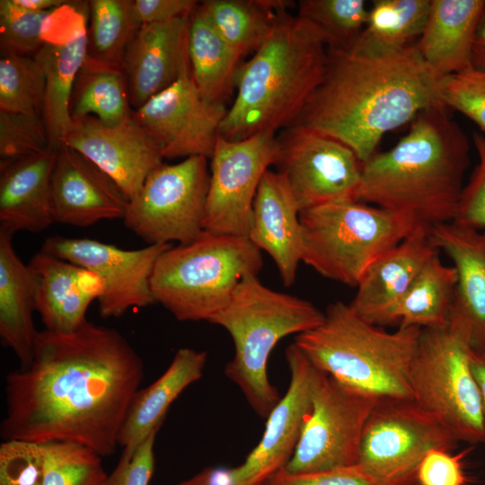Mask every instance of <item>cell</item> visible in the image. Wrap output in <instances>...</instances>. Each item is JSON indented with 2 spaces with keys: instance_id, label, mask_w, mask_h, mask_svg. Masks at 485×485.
<instances>
[{
  "instance_id": "4dcf8cb0",
  "label": "cell",
  "mask_w": 485,
  "mask_h": 485,
  "mask_svg": "<svg viewBox=\"0 0 485 485\" xmlns=\"http://www.w3.org/2000/svg\"><path fill=\"white\" fill-rule=\"evenodd\" d=\"M456 280L455 269L434 256L390 312L385 325L421 330L447 327Z\"/></svg>"
},
{
  "instance_id": "b9f144b4",
  "label": "cell",
  "mask_w": 485,
  "mask_h": 485,
  "mask_svg": "<svg viewBox=\"0 0 485 485\" xmlns=\"http://www.w3.org/2000/svg\"><path fill=\"white\" fill-rule=\"evenodd\" d=\"M441 100L458 110L485 133V72L472 66L445 77Z\"/></svg>"
},
{
  "instance_id": "7a4b0ae2",
  "label": "cell",
  "mask_w": 485,
  "mask_h": 485,
  "mask_svg": "<svg viewBox=\"0 0 485 485\" xmlns=\"http://www.w3.org/2000/svg\"><path fill=\"white\" fill-rule=\"evenodd\" d=\"M444 79L416 43L397 51L331 46L323 78L294 125L340 141L363 163L386 133L444 105Z\"/></svg>"
},
{
  "instance_id": "277c9868",
  "label": "cell",
  "mask_w": 485,
  "mask_h": 485,
  "mask_svg": "<svg viewBox=\"0 0 485 485\" xmlns=\"http://www.w3.org/2000/svg\"><path fill=\"white\" fill-rule=\"evenodd\" d=\"M333 41L301 16L283 13L251 57L239 68L235 99L219 135L242 140L294 125L321 84Z\"/></svg>"
},
{
  "instance_id": "9a60e30c",
  "label": "cell",
  "mask_w": 485,
  "mask_h": 485,
  "mask_svg": "<svg viewBox=\"0 0 485 485\" xmlns=\"http://www.w3.org/2000/svg\"><path fill=\"white\" fill-rule=\"evenodd\" d=\"M170 247L172 243H158L124 250L97 240L54 235L45 240L40 251L96 274L103 284L100 314L110 318L155 303L151 276L158 258Z\"/></svg>"
},
{
  "instance_id": "8992f818",
  "label": "cell",
  "mask_w": 485,
  "mask_h": 485,
  "mask_svg": "<svg viewBox=\"0 0 485 485\" xmlns=\"http://www.w3.org/2000/svg\"><path fill=\"white\" fill-rule=\"evenodd\" d=\"M323 319L324 313L311 302L272 290L257 276L245 277L229 304L211 319L228 331L234 346L225 374L259 416L267 418L281 398L267 371L273 348L284 337L313 330Z\"/></svg>"
},
{
  "instance_id": "d590c367",
  "label": "cell",
  "mask_w": 485,
  "mask_h": 485,
  "mask_svg": "<svg viewBox=\"0 0 485 485\" xmlns=\"http://www.w3.org/2000/svg\"><path fill=\"white\" fill-rule=\"evenodd\" d=\"M44 71L34 57L1 52L0 110L42 115Z\"/></svg>"
},
{
  "instance_id": "816d5d0a",
  "label": "cell",
  "mask_w": 485,
  "mask_h": 485,
  "mask_svg": "<svg viewBox=\"0 0 485 485\" xmlns=\"http://www.w3.org/2000/svg\"><path fill=\"white\" fill-rule=\"evenodd\" d=\"M20 6L34 11L47 12L54 10L69 1L67 0H13Z\"/></svg>"
},
{
  "instance_id": "4fadbf2b",
  "label": "cell",
  "mask_w": 485,
  "mask_h": 485,
  "mask_svg": "<svg viewBox=\"0 0 485 485\" xmlns=\"http://www.w3.org/2000/svg\"><path fill=\"white\" fill-rule=\"evenodd\" d=\"M278 156L275 133L260 132L242 140L218 135L210 158L205 230L248 237L259 184Z\"/></svg>"
},
{
  "instance_id": "ba28073f",
  "label": "cell",
  "mask_w": 485,
  "mask_h": 485,
  "mask_svg": "<svg viewBox=\"0 0 485 485\" xmlns=\"http://www.w3.org/2000/svg\"><path fill=\"white\" fill-rule=\"evenodd\" d=\"M302 261L322 277L357 287L368 268L418 225L411 218L353 198L300 211Z\"/></svg>"
},
{
  "instance_id": "8fae6325",
  "label": "cell",
  "mask_w": 485,
  "mask_h": 485,
  "mask_svg": "<svg viewBox=\"0 0 485 485\" xmlns=\"http://www.w3.org/2000/svg\"><path fill=\"white\" fill-rule=\"evenodd\" d=\"M210 173L207 158L162 163L128 200L124 225L149 244H187L205 231Z\"/></svg>"
},
{
  "instance_id": "30bf717a",
  "label": "cell",
  "mask_w": 485,
  "mask_h": 485,
  "mask_svg": "<svg viewBox=\"0 0 485 485\" xmlns=\"http://www.w3.org/2000/svg\"><path fill=\"white\" fill-rule=\"evenodd\" d=\"M457 441L413 400L378 399L366 422L357 465L380 485H416L419 466L432 449Z\"/></svg>"
},
{
  "instance_id": "e0dca14e",
  "label": "cell",
  "mask_w": 485,
  "mask_h": 485,
  "mask_svg": "<svg viewBox=\"0 0 485 485\" xmlns=\"http://www.w3.org/2000/svg\"><path fill=\"white\" fill-rule=\"evenodd\" d=\"M290 382L268 415L258 445L240 465L225 470L229 485H264L291 459L312 410L315 388L325 374L292 343L286 349Z\"/></svg>"
},
{
  "instance_id": "f1b7e54d",
  "label": "cell",
  "mask_w": 485,
  "mask_h": 485,
  "mask_svg": "<svg viewBox=\"0 0 485 485\" xmlns=\"http://www.w3.org/2000/svg\"><path fill=\"white\" fill-rule=\"evenodd\" d=\"M207 360L206 351L178 349L163 374L137 392L120 429L119 445L133 450L152 432L158 431L172 403L200 379Z\"/></svg>"
},
{
  "instance_id": "d6986e66",
  "label": "cell",
  "mask_w": 485,
  "mask_h": 485,
  "mask_svg": "<svg viewBox=\"0 0 485 485\" xmlns=\"http://www.w3.org/2000/svg\"><path fill=\"white\" fill-rule=\"evenodd\" d=\"M63 144L109 175L128 200L163 160L158 144L133 114L116 126H107L93 116L75 120Z\"/></svg>"
},
{
  "instance_id": "5bb4252c",
  "label": "cell",
  "mask_w": 485,
  "mask_h": 485,
  "mask_svg": "<svg viewBox=\"0 0 485 485\" xmlns=\"http://www.w3.org/2000/svg\"><path fill=\"white\" fill-rule=\"evenodd\" d=\"M277 165L286 179L300 211L355 197L362 163L340 141L300 125L278 137Z\"/></svg>"
},
{
  "instance_id": "44dd1931",
  "label": "cell",
  "mask_w": 485,
  "mask_h": 485,
  "mask_svg": "<svg viewBox=\"0 0 485 485\" xmlns=\"http://www.w3.org/2000/svg\"><path fill=\"white\" fill-rule=\"evenodd\" d=\"M428 236L456 271L448 326L459 331L473 350L485 351V230L448 222L429 228Z\"/></svg>"
},
{
  "instance_id": "6da1fadb",
  "label": "cell",
  "mask_w": 485,
  "mask_h": 485,
  "mask_svg": "<svg viewBox=\"0 0 485 485\" xmlns=\"http://www.w3.org/2000/svg\"><path fill=\"white\" fill-rule=\"evenodd\" d=\"M143 377L142 358L113 328L39 331L30 364L6 376L1 436L112 455Z\"/></svg>"
},
{
  "instance_id": "f35d334b",
  "label": "cell",
  "mask_w": 485,
  "mask_h": 485,
  "mask_svg": "<svg viewBox=\"0 0 485 485\" xmlns=\"http://www.w3.org/2000/svg\"><path fill=\"white\" fill-rule=\"evenodd\" d=\"M52 148L42 115L0 110V162L44 153Z\"/></svg>"
},
{
  "instance_id": "f6af8a7d",
  "label": "cell",
  "mask_w": 485,
  "mask_h": 485,
  "mask_svg": "<svg viewBox=\"0 0 485 485\" xmlns=\"http://www.w3.org/2000/svg\"><path fill=\"white\" fill-rule=\"evenodd\" d=\"M264 485H380L357 464L322 472L294 474L282 468Z\"/></svg>"
},
{
  "instance_id": "7c38bea8",
  "label": "cell",
  "mask_w": 485,
  "mask_h": 485,
  "mask_svg": "<svg viewBox=\"0 0 485 485\" xmlns=\"http://www.w3.org/2000/svg\"><path fill=\"white\" fill-rule=\"evenodd\" d=\"M377 400L324 374L284 470L301 474L357 464L362 433Z\"/></svg>"
},
{
  "instance_id": "3957f363",
  "label": "cell",
  "mask_w": 485,
  "mask_h": 485,
  "mask_svg": "<svg viewBox=\"0 0 485 485\" xmlns=\"http://www.w3.org/2000/svg\"><path fill=\"white\" fill-rule=\"evenodd\" d=\"M445 105L420 111L391 149L362 164L354 199L431 228L454 220L470 163V141Z\"/></svg>"
},
{
  "instance_id": "d4e9b609",
  "label": "cell",
  "mask_w": 485,
  "mask_h": 485,
  "mask_svg": "<svg viewBox=\"0 0 485 485\" xmlns=\"http://www.w3.org/2000/svg\"><path fill=\"white\" fill-rule=\"evenodd\" d=\"M300 210L285 177L268 170L253 202L249 240L274 260L285 286L293 285L302 261Z\"/></svg>"
},
{
  "instance_id": "e575fe53",
  "label": "cell",
  "mask_w": 485,
  "mask_h": 485,
  "mask_svg": "<svg viewBox=\"0 0 485 485\" xmlns=\"http://www.w3.org/2000/svg\"><path fill=\"white\" fill-rule=\"evenodd\" d=\"M131 2L88 1L86 57L122 68L126 48L139 28L133 17Z\"/></svg>"
},
{
  "instance_id": "60d3db41",
  "label": "cell",
  "mask_w": 485,
  "mask_h": 485,
  "mask_svg": "<svg viewBox=\"0 0 485 485\" xmlns=\"http://www.w3.org/2000/svg\"><path fill=\"white\" fill-rule=\"evenodd\" d=\"M42 444L10 439L0 445V485H43Z\"/></svg>"
},
{
  "instance_id": "1f68e13d",
  "label": "cell",
  "mask_w": 485,
  "mask_h": 485,
  "mask_svg": "<svg viewBox=\"0 0 485 485\" xmlns=\"http://www.w3.org/2000/svg\"><path fill=\"white\" fill-rule=\"evenodd\" d=\"M133 111L123 69L86 57L70 95L72 121L93 116L107 126H116Z\"/></svg>"
},
{
  "instance_id": "7dc6e473",
  "label": "cell",
  "mask_w": 485,
  "mask_h": 485,
  "mask_svg": "<svg viewBox=\"0 0 485 485\" xmlns=\"http://www.w3.org/2000/svg\"><path fill=\"white\" fill-rule=\"evenodd\" d=\"M195 0H132V13L137 24L168 22L190 15L198 6Z\"/></svg>"
},
{
  "instance_id": "cb8c5ba5",
  "label": "cell",
  "mask_w": 485,
  "mask_h": 485,
  "mask_svg": "<svg viewBox=\"0 0 485 485\" xmlns=\"http://www.w3.org/2000/svg\"><path fill=\"white\" fill-rule=\"evenodd\" d=\"M35 281V311L54 332H72L86 322L89 305L103 292L93 272L40 251L28 264Z\"/></svg>"
},
{
  "instance_id": "5b68a950",
  "label": "cell",
  "mask_w": 485,
  "mask_h": 485,
  "mask_svg": "<svg viewBox=\"0 0 485 485\" xmlns=\"http://www.w3.org/2000/svg\"><path fill=\"white\" fill-rule=\"evenodd\" d=\"M420 332L417 327L386 331L338 301L294 343L319 370L349 387L377 399L413 400L410 373Z\"/></svg>"
},
{
  "instance_id": "bcb514c9",
  "label": "cell",
  "mask_w": 485,
  "mask_h": 485,
  "mask_svg": "<svg viewBox=\"0 0 485 485\" xmlns=\"http://www.w3.org/2000/svg\"><path fill=\"white\" fill-rule=\"evenodd\" d=\"M451 450L435 448L421 461L418 472L419 485H465L462 459L464 453L453 454Z\"/></svg>"
},
{
  "instance_id": "9c48e42d",
  "label": "cell",
  "mask_w": 485,
  "mask_h": 485,
  "mask_svg": "<svg viewBox=\"0 0 485 485\" xmlns=\"http://www.w3.org/2000/svg\"><path fill=\"white\" fill-rule=\"evenodd\" d=\"M471 350L468 340L450 326L421 330L410 386L413 401L457 442L478 445L485 443V422Z\"/></svg>"
},
{
  "instance_id": "484cf974",
  "label": "cell",
  "mask_w": 485,
  "mask_h": 485,
  "mask_svg": "<svg viewBox=\"0 0 485 485\" xmlns=\"http://www.w3.org/2000/svg\"><path fill=\"white\" fill-rule=\"evenodd\" d=\"M57 149L0 162V228L41 232L52 225L50 179Z\"/></svg>"
},
{
  "instance_id": "ffe728a7",
  "label": "cell",
  "mask_w": 485,
  "mask_h": 485,
  "mask_svg": "<svg viewBox=\"0 0 485 485\" xmlns=\"http://www.w3.org/2000/svg\"><path fill=\"white\" fill-rule=\"evenodd\" d=\"M128 198L116 182L84 155L62 144L50 179L54 223L86 227L123 219Z\"/></svg>"
},
{
  "instance_id": "ab89813d",
  "label": "cell",
  "mask_w": 485,
  "mask_h": 485,
  "mask_svg": "<svg viewBox=\"0 0 485 485\" xmlns=\"http://www.w3.org/2000/svg\"><path fill=\"white\" fill-rule=\"evenodd\" d=\"M51 11L34 12L13 0H0L1 52L34 57L43 44L42 26Z\"/></svg>"
},
{
  "instance_id": "52a82bcc",
  "label": "cell",
  "mask_w": 485,
  "mask_h": 485,
  "mask_svg": "<svg viewBox=\"0 0 485 485\" xmlns=\"http://www.w3.org/2000/svg\"><path fill=\"white\" fill-rule=\"evenodd\" d=\"M263 260L248 237L205 230L187 244L163 251L150 279L155 303L181 322H210L230 302L238 284L257 276Z\"/></svg>"
},
{
  "instance_id": "d6a6232c",
  "label": "cell",
  "mask_w": 485,
  "mask_h": 485,
  "mask_svg": "<svg viewBox=\"0 0 485 485\" xmlns=\"http://www.w3.org/2000/svg\"><path fill=\"white\" fill-rule=\"evenodd\" d=\"M290 4L283 0H207L198 7L216 31L243 57L261 46Z\"/></svg>"
},
{
  "instance_id": "7402d4cb",
  "label": "cell",
  "mask_w": 485,
  "mask_h": 485,
  "mask_svg": "<svg viewBox=\"0 0 485 485\" xmlns=\"http://www.w3.org/2000/svg\"><path fill=\"white\" fill-rule=\"evenodd\" d=\"M190 15L143 24L132 36L123 55L122 69L134 110L179 77L188 58Z\"/></svg>"
},
{
  "instance_id": "83f0119b",
  "label": "cell",
  "mask_w": 485,
  "mask_h": 485,
  "mask_svg": "<svg viewBox=\"0 0 485 485\" xmlns=\"http://www.w3.org/2000/svg\"><path fill=\"white\" fill-rule=\"evenodd\" d=\"M13 234L0 228V338L21 363L31 360L38 331L34 326L35 281L16 254Z\"/></svg>"
},
{
  "instance_id": "836d02e7",
  "label": "cell",
  "mask_w": 485,
  "mask_h": 485,
  "mask_svg": "<svg viewBox=\"0 0 485 485\" xmlns=\"http://www.w3.org/2000/svg\"><path fill=\"white\" fill-rule=\"evenodd\" d=\"M431 0H375L354 45L370 51H397L420 38ZM353 45V44H352Z\"/></svg>"
},
{
  "instance_id": "681fc988",
  "label": "cell",
  "mask_w": 485,
  "mask_h": 485,
  "mask_svg": "<svg viewBox=\"0 0 485 485\" xmlns=\"http://www.w3.org/2000/svg\"><path fill=\"white\" fill-rule=\"evenodd\" d=\"M179 485H229L225 477V470L207 468Z\"/></svg>"
},
{
  "instance_id": "4316f807",
  "label": "cell",
  "mask_w": 485,
  "mask_h": 485,
  "mask_svg": "<svg viewBox=\"0 0 485 485\" xmlns=\"http://www.w3.org/2000/svg\"><path fill=\"white\" fill-rule=\"evenodd\" d=\"M484 6V0H431L416 46L436 74L445 77L472 66L473 39Z\"/></svg>"
},
{
  "instance_id": "74e56055",
  "label": "cell",
  "mask_w": 485,
  "mask_h": 485,
  "mask_svg": "<svg viewBox=\"0 0 485 485\" xmlns=\"http://www.w3.org/2000/svg\"><path fill=\"white\" fill-rule=\"evenodd\" d=\"M298 15L322 29L335 47L356 42L366 27L368 10L363 0H301Z\"/></svg>"
},
{
  "instance_id": "f907efd6",
  "label": "cell",
  "mask_w": 485,
  "mask_h": 485,
  "mask_svg": "<svg viewBox=\"0 0 485 485\" xmlns=\"http://www.w3.org/2000/svg\"><path fill=\"white\" fill-rule=\"evenodd\" d=\"M470 363L480 390L485 422V351H477L472 348Z\"/></svg>"
},
{
  "instance_id": "ac0fdd59",
  "label": "cell",
  "mask_w": 485,
  "mask_h": 485,
  "mask_svg": "<svg viewBox=\"0 0 485 485\" xmlns=\"http://www.w3.org/2000/svg\"><path fill=\"white\" fill-rule=\"evenodd\" d=\"M87 22L88 2L69 1L52 10L43 22V44L34 56L46 77L42 118L56 149L73 127L68 106L87 55Z\"/></svg>"
},
{
  "instance_id": "603a6c76",
  "label": "cell",
  "mask_w": 485,
  "mask_h": 485,
  "mask_svg": "<svg viewBox=\"0 0 485 485\" xmlns=\"http://www.w3.org/2000/svg\"><path fill=\"white\" fill-rule=\"evenodd\" d=\"M428 231L418 225L368 268L349 304L357 314L374 325L386 324L390 312L428 260L438 253L429 240Z\"/></svg>"
},
{
  "instance_id": "7bdbcfd3",
  "label": "cell",
  "mask_w": 485,
  "mask_h": 485,
  "mask_svg": "<svg viewBox=\"0 0 485 485\" xmlns=\"http://www.w3.org/2000/svg\"><path fill=\"white\" fill-rule=\"evenodd\" d=\"M472 141L478 163L464 185L454 222L477 230H485V136L474 132Z\"/></svg>"
},
{
  "instance_id": "8d00e7d4",
  "label": "cell",
  "mask_w": 485,
  "mask_h": 485,
  "mask_svg": "<svg viewBox=\"0 0 485 485\" xmlns=\"http://www.w3.org/2000/svg\"><path fill=\"white\" fill-rule=\"evenodd\" d=\"M45 457L43 485H107L101 456L91 448L70 442L42 444Z\"/></svg>"
},
{
  "instance_id": "f546056e",
  "label": "cell",
  "mask_w": 485,
  "mask_h": 485,
  "mask_svg": "<svg viewBox=\"0 0 485 485\" xmlns=\"http://www.w3.org/2000/svg\"><path fill=\"white\" fill-rule=\"evenodd\" d=\"M188 57L192 79L202 97L225 104L235 86L242 56L216 31L198 4L190 19Z\"/></svg>"
},
{
  "instance_id": "ee69618b",
  "label": "cell",
  "mask_w": 485,
  "mask_h": 485,
  "mask_svg": "<svg viewBox=\"0 0 485 485\" xmlns=\"http://www.w3.org/2000/svg\"><path fill=\"white\" fill-rule=\"evenodd\" d=\"M157 432H152L133 450L123 449L117 466L108 476L107 485H149L154 471Z\"/></svg>"
},
{
  "instance_id": "c3c4849f",
  "label": "cell",
  "mask_w": 485,
  "mask_h": 485,
  "mask_svg": "<svg viewBox=\"0 0 485 485\" xmlns=\"http://www.w3.org/2000/svg\"><path fill=\"white\" fill-rule=\"evenodd\" d=\"M472 66L485 72V6L475 31L472 48Z\"/></svg>"
},
{
  "instance_id": "2e32d148",
  "label": "cell",
  "mask_w": 485,
  "mask_h": 485,
  "mask_svg": "<svg viewBox=\"0 0 485 485\" xmlns=\"http://www.w3.org/2000/svg\"><path fill=\"white\" fill-rule=\"evenodd\" d=\"M227 110L225 104L209 102L199 93L188 57L177 80L135 110L133 116L158 144L163 159L211 158Z\"/></svg>"
}]
</instances>
